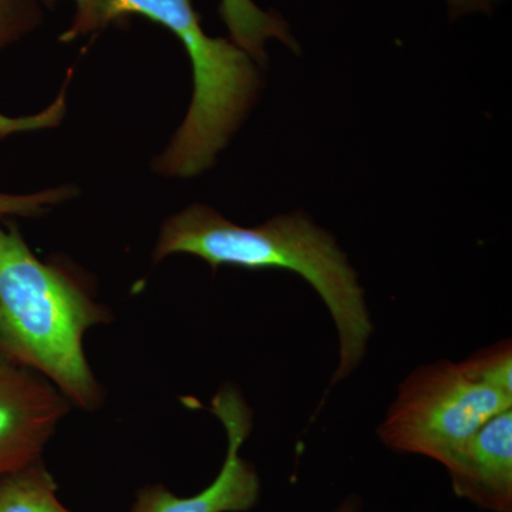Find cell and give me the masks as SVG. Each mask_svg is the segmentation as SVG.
Segmentation results:
<instances>
[{
	"instance_id": "obj_6",
	"label": "cell",
	"mask_w": 512,
	"mask_h": 512,
	"mask_svg": "<svg viewBox=\"0 0 512 512\" xmlns=\"http://www.w3.org/2000/svg\"><path fill=\"white\" fill-rule=\"evenodd\" d=\"M72 407L45 376L0 356V477L42 460Z\"/></svg>"
},
{
	"instance_id": "obj_1",
	"label": "cell",
	"mask_w": 512,
	"mask_h": 512,
	"mask_svg": "<svg viewBox=\"0 0 512 512\" xmlns=\"http://www.w3.org/2000/svg\"><path fill=\"white\" fill-rule=\"evenodd\" d=\"M175 254L198 256L214 272L237 266L301 276L325 302L338 330L339 365L332 383L348 379L362 363L375 330L365 291L335 238L303 212L241 227L208 205L192 204L164 221L151 258L158 264Z\"/></svg>"
},
{
	"instance_id": "obj_14",
	"label": "cell",
	"mask_w": 512,
	"mask_h": 512,
	"mask_svg": "<svg viewBox=\"0 0 512 512\" xmlns=\"http://www.w3.org/2000/svg\"><path fill=\"white\" fill-rule=\"evenodd\" d=\"M448 16L451 20L461 18V16L473 15V13L493 12L498 0H446Z\"/></svg>"
},
{
	"instance_id": "obj_8",
	"label": "cell",
	"mask_w": 512,
	"mask_h": 512,
	"mask_svg": "<svg viewBox=\"0 0 512 512\" xmlns=\"http://www.w3.org/2000/svg\"><path fill=\"white\" fill-rule=\"evenodd\" d=\"M220 16L229 32V39L244 49L259 66L268 62L266 43L275 39L293 52L299 45L288 23L274 10L259 8L254 0H220Z\"/></svg>"
},
{
	"instance_id": "obj_12",
	"label": "cell",
	"mask_w": 512,
	"mask_h": 512,
	"mask_svg": "<svg viewBox=\"0 0 512 512\" xmlns=\"http://www.w3.org/2000/svg\"><path fill=\"white\" fill-rule=\"evenodd\" d=\"M56 0H43L45 6L55 5ZM76 13L60 42L69 43L79 37L94 35L121 22L117 13V0H74Z\"/></svg>"
},
{
	"instance_id": "obj_3",
	"label": "cell",
	"mask_w": 512,
	"mask_h": 512,
	"mask_svg": "<svg viewBox=\"0 0 512 512\" xmlns=\"http://www.w3.org/2000/svg\"><path fill=\"white\" fill-rule=\"evenodd\" d=\"M117 13L120 20L141 15L164 26L190 57V109L151 168L168 178H192L210 170L259 99V64L231 39L207 35L192 0H117Z\"/></svg>"
},
{
	"instance_id": "obj_9",
	"label": "cell",
	"mask_w": 512,
	"mask_h": 512,
	"mask_svg": "<svg viewBox=\"0 0 512 512\" xmlns=\"http://www.w3.org/2000/svg\"><path fill=\"white\" fill-rule=\"evenodd\" d=\"M53 474L43 460L0 477V512H74L57 497Z\"/></svg>"
},
{
	"instance_id": "obj_10",
	"label": "cell",
	"mask_w": 512,
	"mask_h": 512,
	"mask_svg": "<svg viewBox=\"0 0 512 512\" xmlns=\"http://www.w3.org/2000/svg\"><path fill=\"white\" fill-rule=\"evenodd\" d=\"M471 380L512 399V343H493L458 363Z\"/></svg>"
},
{
	"instance_id": "obj_15",
	"label": "cell",
	"mask_w": 512,
	"mask_h": 512,
	"mask_svg": "<svg viewBox=\"0 0 512 512\" xmlns=\"http://www.w3.org/2000/svg\"><path fill=\"white\" fill-rule=\"evenodd\" d=\"M363 501L357 494H350L333 512H362Z\"/></svg>"
},
{
	"instance_id": "obj_13",
	"label": "cell",
	"mask_w": 512,
	"mask_h": 512,
	"mask_svg": "<svg viewBox=\"0 0 512 512\" xmlns=\"http://www.w3.org/2000/svg\"><path fill=\"white\" fill-rule=\"evenodd\" d=\"M76 192L72 185H62L50 190L32 192V194L0 192V220L13 217H40L55 205L73 198Z\"/></svg>"
},
{
	"instance_id": "obj_4",
	"label": "cell",
	"mask_w": 512,
	"mask_h": 512,
	"mask_svg": "<svg viewBox=\"0 0 512 512\" xmlns=\"http://www.w3.org/2000/svg\"><path fill=\"white\" fill-rule=\"evenodd\" d=\"M512 409V399L481 386L458 363L420 366L399 387L380 424L384 446L443 464L487 421Z\"/></svg>"
},
{
	"instance_id": "obj_7",
	"label": "cell",
	"mask_w": 512,
	"mask_h": 512,
	"mask_svg": "<svg viewBox=\"0 0 512 512\" xmlns=\"http://www.w3.org/2000/svg\"><path fill=\"white\" fill-rule=\"evenodd\" d=\"M458 498L512 512V409L493 417L441 464Z\"/></svg>"
},
{
	"instance_id": "obj_5",
	"label": "cell",
	"mask_w": 512,
	"mask_h": 512,
	"mask_svg": "<svg viewBox=\"0 0 512 512\" xmlns=\"http://www.w3.org/2000/svg\"><path fill=\"white\" fill-rule=\"evenodd\" d=\"M210 412L227 433V454L220 473L200 493L180 497L164 484H150L136 493L130 512H249L261 500L258 470L241 456L254 426V413L241 393L224 392L211 402Z\"/></svg>"
},
{
	"instance_id": "obj_11",
	"label": "cell",
	"mask_w": 512,
	"mask_h": 512,
	"mask_svg": "<svg viewBox=\"0 0 512 512\" xmlns=\"http://www.w3.org/2000/svg\"><path fill=\"white\" fill-rule=\"evenodd\" d=\"M43 6V0H0V55L42 25Z\"/></svg>"
},
{
	"instance_id": "obj_2",
	"label": "cell",
	"mask_w": 512,
	"mask_h": 512,
	"mask_svg": "<svg viewBox=\"0 0 512 512\" xmlns=\"http://www.w3.org/2000/svg\"><path fill=\"white\" fill-rule=\"evenodd\" d=\"M111 320L79 271L37 258L18 225L0 220V356L45 376L73 406L96 412L104 390L84 336Z\"/></svg>"
}]
</instances>
